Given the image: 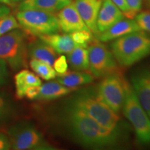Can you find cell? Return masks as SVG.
<instances>
[{
	"mask_svg": "<svg viewBox=\"0 0 150 150\" xmlns=\"http://www.w3.org/2000/svg\"><path fill=\"white\" fill-rule=\"evenodd\" d=\"M63 113V120L67 130L83 147L103 149L118 145L120 139V130H112L102 126L72 102L67 104Z\"/></svg>",
	"mask_w": 150,
	"mask_h": 150,
	"instance_id": "obj_1",
	"label": "cell"
},
{
	"mask_svg": "<svg viewBox=\"0 0 150 150\" xmlns=\"http://www.w3.org/2000/svg\"><path fill=\"white\" fill-rule=\"evenodd\" d=\"M110 51L118 64L130 67L150 55V35L142 31L123 35L110 44Z\"/></svg>",
	"mask_w": 150,
	"mask_h": 150,
	"instance_id": "obj_2",
	"label": "cell"
},
{
	"mask_svg": "<svg viewBox=\"0 0 150 150\" xmlns=\"http://www.w3.org/2000/svg\"><path fill=\"white\" fill-rule=\"evenodd\" d=\"M70 102L81 108L102 126L112 130H120V117L99 97L96 88L79 91Z\"/></svg>",
	"mask_w": 150,
	"mask_h": 150,
	"instance_id": "obj_3",
	"label": "cell"
},
{
	"mask_svg": "<svg viewBox=\"0 0 150 150\" xmlns=\"http://www.w3.org/2000/svg\"><path fill=\"white\" fill-rule=\"evenodd\" d=\"M122 110L134 129L138 143L150 146V118L138 101L131 83L127 81Z\"/></svg>",
	"mask_w": 150,
	"mask_h": 150,
	"instance_id": "obj_4",
	"label": "cell"
},
{
	"mask_svg": "<svg viewBox=\"0 0 150 150\" xmlns=\"http://www.w3.org/2000/svg\"><path fill=\"white\" fill-rule=\"evenodd\" d=\"M28 45L25 34L16 29L0 36V59L4 60L13 70L27 66Z\"/></svg>",
	"mask_w": 150,
	"mask_h": 150,
	"instance_id": "obj_5",
	"label": "cell"
},
{
	"mask_svg": "<svg viewBox=\"0 0 150 150\" xmlns=\"http://www.w3.org/2000/svg\"><path fill=\"white\" fill-rule=\"evenodd\" d=\"M8 136L11 149L15 150H54L56 148L47 140L36 127L28 122L11 127Z\"/></svg>",
	"mask_w": 150,
	"mask_h": 150,
	"instance_id": "obj_6",
	"label": "cell"
},
{
	"mask_svg": "<svg viewBox=\"0 0 150 150\" xmlns=\"http://www.w3.org/2000/svg\"><path fill=\"white\" fill-rule=\"evenodd\" d=\"M16 18L20 27L33 35L39 37L61 31L57 17L52 13L25 9L19 11Z\"/></svg>",
	"mask_w": 150,
	"mask_h": 150,
	"instance_id": "obj_7",
	"label": "cell"
},
{
	"mask_svg": "<svg viewBox=\"0 0 150 150\" xmlns=\"http://www.w3.org/2000/svg\"><path fill=\"white\" fill-rule=\"evenodd\" d=\"M103 78L95 88L97 93L114 112L119 113L125 100L126 81L117 72L110 73Z\"/></svg>",
	"mask_w": 150,
	"mask_h": 150,
	"instance_id": "obj_8",
	"label": "cell"
},
{
	"mask_svg": "<svg viewBox=\"0 0 150 150\" xmlns=\"http://www.w3.org/2000/svg\"><path fill=\"white\" fill-rule=\"evenodd\" d=\"M89 70L96 78L104 77L115 72L117 63L112 52L105 45L97 40L89 47Z\"/></svg>",
	"mask_w": 150,
	"mask_h": 150,
	"instance_id": "obj_9",
	"label": "cell"
},
{
	"mask_svg": "<svg viewBox=\"0 0 150 150\" xmlns=\"http://www.w3.org/2000/svg\"><path fill=\"white\" fill-rule=\"evenodd\" d=\"M130 83L138 101L150 118V66L142 67L133 72Z\"/></svg>",
	"mask_w": 150,
	"mask_h": 150,
	"instance_id": "obj_10",
	"label": "cell"
},
{
	"mask_svg": "<svg viewBox=\"0 0 150 150\" xmlns=\"http://www.w3.org/2000/svg\"><path fill=\"white\" fill-rule=\"evenodd\" d=\"M56 17L60 29L63 33H71L75 31H91L79 13L72 1L60 10Z\"/></svg>",
	"mask_w": 150,
	"mask_h": 150,
	"instance_id": "obj_11",
	"label": "cell"
},
{
	"mask_svg": "<svg viewBox=\"0 0 150 150\" xmlns=\"http://www.w3.org/2000/svg\"><path fill=\"white\" fill-rule=\"evenodd\" d=\"M104 0H74L79 13L94 35L98 34L97 19Z\"/></svg>",
	"mask_w": 150,
	"mask_h": 150,
	"instance_id": "obj_12",
	"label": "cell"
},
{
	"mask_svg": "<svg viewBox=\"0 0 150 150\" xmlns=\"http://www.w3.org/2000/svg\"><path fill=\"white\" fill-rule=\"evenodd\" d=\"M124 18L123 13L111 0H104L97 19L98 34L109 29Z\"/></svg>",
	"mask_w": 150,
	"mask_h": 150,
	"instance_id": "obj_13",
	"label": "cell"
},
{
	"mask_svg": "<svg viewBox=\"0 0 150 150\" xmlns=\"http://www.w3.org/2000/svg\"><path fill=\"white\" fill-rule=\"evenodd\" d=\"M141 31L136 20L131 18H122L116 22L106 31L96 35L97 39L100 42H109L119 38L123 35L135 31Z\"/></svg>",
	"mask_w": 150,
	"mask_h": 150,
	"instance_id": "obj_14",
	"label": "cell"
},
{
	"mask_svg": "<svg viewBox=\"0 0 150 150\" xmlns=\"http://www.w3.org/2000/svg\"><path fill=\"white\" fill-rule=\"evenodd\" d=\"M39 38L52 47L59 54H69L74 48L80 47L73 40L70 33L59 34L58 33L42 35ZM82 47V46H81Z\"/></svg>",
	"mask_w": 150,
	"mask_h": 150,
	"instance_id": "obj_15",
	"label": "cell"
},
{
	"mask_svg": "<svg viewBox=\"0 0 150 150\" xmlns=\"http://www.w3.org/2000/svg\"><path fill=\"white\" fill-rule=\"evenodd\" d=\"M28 56L31 59L45 62L52 66L57 58V53L52 47L39 38L28 45Z\"/></svg>",
	"mask_w": 150,
	"mask_h": 150,
	"instance_id": "obj_16",
	"label": "cell"
},
{
	"mask_svg": "<svg viewBox=\"0 0 150 150\" xmlns=\"http://www.w3.org/2000/svg\"><path fill=\"white\" fill-rule=\"evenodd\" d=\"M71 2L72 0H24L19 6V10L35 9L54 13Z\"/></svg>",
	"mask_w": 150,
	"mask_h": 150,
	"instance_id": "obj_17",
	"label": "cell"
},
{
	"mask_svg": "<svg viewBox=\"0 0 150 150\" xmlns=\"http://www.w3.org/2000/svg\"><path fill=\"white\" fill-rule=\"evenodd\" d=\"M14 79L16 96L18 98L24 97V93L29 88L42 84L40 79L37 74L28 70H20L16 74Z\"/></svg>",
	"mask_w": 150,
	"mask_h": 150,
	"instance_id": "obj_18",
	"label": "cell"
},
{
	"mask_svg": "<svg viewBox=\"0 0 150 150\" xmlns=\"http://www.w3.org/2000/svg\"><path fill=\"white\" fill-rule=\"evenodd\" d=\"M72 91V88L62 85L57 81L47 82L42 86L40 85V92L35 99L42 101L54 100L65 96Z\"/></svg>",
	"mask_w": 150,
	"mask_h": 150,
	"instance_id": "obj_19",
	"label": "cell"
},
{
	"mask_svg": "<svg viewBox=\"0 0 150 150\" xmlns=\"http://www.w3.org/2000/svg\"><path fill=\"white\" fill-rule=\"evenodd\" d=\"M56 81L62 85L72 89L92 83L94 81V76L93 74L83 71H73L59 75Z\"/></svg>",
	"mask_w": 150,
	"mask_h": 150,
	"instance_id": "obj_20",
	"label": "cell"
},
{
	"mask_svg": "<svg viewBox=\"0 0 150 150\" xmlns=\"http://www.w3.org/2000/svg\"><path fill=\"white\" fill-rule=\"evenodd\" d=\"M67 61L71 68L75 71L89 70L88 50L83 47H77L67 54Z\"/></svg>",
	"mask_w": 150,
	"mask_h": 150,
	"instance_id": "obj_21",
	"label": "cell"
},
{
	"mask_svg": "<svg viewBox=\"0 0 150 150\" xmlns=\"http://www.w3.org/2000/svg\"><path fill=\"white\" fill-rule=\"evenodd\" d=\"M29 65L35 74L40 76L42 79L50 81L56 77L57 74L56 71L54 70L52 65H49L45 62L37 59H31Z\"/></svg>",
	"mask_w": 150,
	"mask_h": 150,
	"instance_id": "obj_22",
	"label": "cell"
},
{
	"mask_svg": "<svg viewBox=\"0 0 150 150\" xmlns=\"http://www.w3.org/2000/svg\"><path fill=\"white\" fill-rule=\"evenodd\" d=\"M20 27L17 18L8 14L0 18V36Z\"/></svg>",
	"mask_w": 150,
	"mask_h": 150,
	"instance_id": "obj_23",
	"label": "cell"
},
{
	"mask_svg": "<svg viewBox=\"0 0 150 150\" xmlns=\"http://www.w3.org/2000/svg\"><path fill=\"white\" fill-rule=\"evenodd\" d=\"M70 34L76 44L84 47H88L89 43L93 40V33L91 31H75Z\"/></svg>",
	"mask_w": 150,
	"mask_h": 150,
	"instance_id": "obj_24",
	"label": "cell"
},
{
	"mask_svg": "<svg viewBox=\"0 0 150 150\" xmlns=\"http://www.w3.org/2000/svg\"><path fill=\"white\" fill-rule=\"evenodd\" d=\"M134 18L141 31L150 33V11L138 13Z\"/></svg>",
	"mask_w": 150,
	"mask_h": 150,
	"instance_id": "obj_25",
	"label": "cell"
},
{
	"mask_svg": "<svg viewBox=\"0 0 150 150\" xmlns=\"http://www.w3.org/2000/svg\"><path fill=\"white\" fill-rule=\"evenodd\" d=\"M54 69L58 75L63 74L67 72L68 70V63L67 60L64 55L60 56L56 58L54 63Z\"/></svg>",
	"mask_w": 150,
	"mask_h": 150,
	"instance_id": "obj_26",
	"label": "cell"
},
{
	"mask_svg": "<svg viewBox=\"0 0 150 150\" xmlns=\"http://www.w3.org/2000/svg\"><path fill=\"white\" fill-rule=\"evenodd\" d=\"M111 1L120 9L125 17L131 19H134L135 18V16L132 13L130 8H129L126 0H111Z\"/></svg>",
	"mask_w": 150,
	"mask_h": 150,
	"instance_id": "obj_27",
	"label": "cell"
},
{
	"mask_svg": "<svg viewBox=\"0 0 150 150\" xmlns=\"http://www.w3.org/2000/svg\"><path fill=\"white\" fill-rule=\"evenodd\" d=\"M8 77V72L7 70L6 62L0 59V86L4 85L7 82Z\"/></svg>",
	"mask_w": 150,
	"mask_h": 150,
	"instance_id": "obj_28",
	"label": "cell"
},
{
	"mask_svg": "<svg viewBox=\"0 0 150 150\" xmlns=\"http://www.w3.org/2000/svg\"><path fill=\"white\" fill-rule=\"evenodd\" d=\"M126 1L132 13L136 16L141 10L142 0H126Z\"/></svg>",
	"mask_w": 150,
	"mask_h": 150,
	"instance_id": "obj_29",
	"label": "cell"
},
{
	"mask_svg": "<svg viewBox=\"0 0 150 150\" xmlns=\"http://www.w3.org/2000/svg\"><path fill=\"white\" fill-rule=\"evenodd\" d=\"M40 86H35L29 88L24 93V97L29 99H35L40 92Z\"/></svg>",
	"mask_w": 150,
	"mask_h": 150,
	"instance_id": "obj_30",
	"label": "cell"
},
{
	"mask_svg": "<svg viewBox=\"0 0 150 150\" xmlns=\"http://www.w3.org/2000/svg\"><path fill=\"white\" fill-rule=\"evenodd\" d=\"M11 149V144L8 136L0 133V150H8Z\"/></svg>",
	"mask_w": 150,
	"mask_h": 150,
	"instance_id": "obj_31",
	"label": "cell"
},
{
	"mask_svg": "<svg viewBox=\"0 0 150 150\" xmlns=\"http://www.w3.org/2000/svg\"><path fill=\"white\" fill-rule=\"evenodd\" d=\"M7 110V103L2 95L0 94V122L5 117Z\"/></svg>",
	"mask_w": 150,
	"mask_h": 150,
	"instance_id": "obj_32",
	"label": "cell"
},
{
	"mask_svg": "<svg viewBox=\"0 0 150 150\" xmlns=\"http://www.w3.org/2000/svg\"><path fill=\"white\" fill-rule=\"evenodd\" d=\"M10 8L6 6H0V18L10 13Z\"/></svg>",
	"mask_w": 150,
	"mask_h": 150,
	"instance_id": "obj_33",
	"label": "cell"
},
{
	"mask_svg": "<svg viewBox=\"0 0 150 150\" xmlns=\"http://www.w3.org/2000/svg\"><path fill=\"white\" fill-rule=\"evenodd\" d=\"M0 2L6 4H8V5L11 4V1L10 0H0Z\"/></svg>",
	"mask_w": 150,
	"mask_h": 150,
	"instance_id": "obj_34",
	"label": "cell"
},
{
	"mask_svg": "<svg viewBox=\"0 0 150 150\" xmlns=\"http://www.w3.org/2000/svg\"><path fill=\"white\" fill-rule=\"evenodd\" d=\"M11 2H20V1H24V0H10Z\"/></svg>",
	"mask_w": 150,
	"mask_h": 150,
	"instance_id": "obj_35",
	"label": "cell"
},
{
	"mask_svg": "<svg viewBox=\"0 0 150 150\" xmlns=\"http://www.w3.org/2000/svg\"><path fill=\"white\" fill-rule=\"evenodd\" d=\"M147 1H148V3H149V4L150 5V0H147Z\"/></svg>",
	"mask_w": 150,
	"mask_h": 150,
	"instance_id": "obj_36",
	"label": "cell"
}]
</instances>
